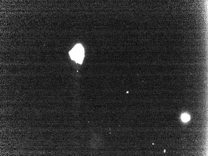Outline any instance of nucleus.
<instances>
[{
    "mask_svg": "<svg viewBox=\"0 0 208 156\" xmlns=\"http://www.w3.org/2000/svg\"><path fill=\"white\" fill-rule=\"evenodd\" d=\"M190 119V117L187 114H184L182 115V119L184 122H187Z\"/></svg>",
    "mask_w": 208,
    "mask_h": 156,
    "instance_id": "obj_2",
    "label": "nucleus"
},
{
    "mask_svg": "<svg viewBox=\"0 0 208 156\" xmlns=\"http://www.w3.org/2000/svg\"><path fill=\"white\" fill-rule=\"evenodd\" d=\"M69 54L72 59L81 64L84 57L83 48L81 44H77L69 51Z\"/></svg>",
    "mask_w": 208,
    "mask_h": 156,
    "instance_id": "obj_1",
    "label": "nucleus"
}]
</instances>
